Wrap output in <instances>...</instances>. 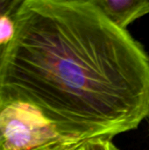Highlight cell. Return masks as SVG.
Returning <instances> with one entry per match:
<instances>
[{
    "label": "cell",
    "instance_id": "6da1fadb",
    "mask_svg": "<svg viewBox=\"0 0 149 150\" xmlns=\"http://www.w3.org/2000/svg\"><path fill=\"white\" fill-rule=\"evenodd\" d=\"M0 55V105L37 108L88 141L136 129L149 112V55L92 0H20Z\"/></svg>",
    "mask_w": 149,
    "mask_h": 150
},
{
    "label": "cell",
    "instance_id": "7a4b0ae2",
    "mask_svg": "<svg viewBox=\"0 0 149 150\" xmlns=\"http://www.w3.org/2000/svg\"><path fill=\"white\" fill-rule=\"evenodd\" d=\"M83 141L18 101L0 105V150H76Z\"/></svg>",
    "mask_w": 149,
    "mask_h": 150
},
{
    "label": "cell",
    "instance_id": "3957f363",
    "mask_svg": "<svg viewBox=\"0 0 149 150\" xmlns=\"http://www.w3.org/2000/svg\"><path fill=\"white\" fill-rule=\"evenodd\" d=\"M117 26L126 30L136 19L149 13V0H92Z\"/></svg>",
    "mask_w": 149,
    "mask_h": 150
},
{
    "label": "cell",
    "instance_id": "277c9868",
    "mask_svg": "<svg viewBox=\"0 0 149 150\" xmlns=\"http://www.w3.org/2000/svg\"><path fill=\"white\" fill-rule=\"evenodd\" d=\"M17 6L12 10L8 11L0 15V55L3 50L10 44V42L13 40L15 36L16 24L13 13Z\"/></svg>",
    "mask_w": 149,
    "mask_h": 150
},
{
    "label": "cell",
    "instance_id": "5b68a950",
    "mask_svg": "<svg viewBox=\"0 0 149 150\" xmlns=\"http://www.w3.org/2000/svg\"><path fill=\"white\" fill-rule=\"evenodd\" d=\"M76 150H119L112 142V140L96 138L84 142Z\"/></svg>",
    "mask_w": 149,
    "mask_h": 150
},
{
    "label": "cell",
    "instance_id": "8992f818",
    "mask_svg": "<svg viewBox=\"0 0 149 150\" xmlns=\"http://www.w3.org/2000/svg\"><path fill=\"white\" fill-rule=\"evenodd\" d=\"M19 1L20 0H0V15L15 8Z\"/></svg>",
    "mask_w": 149,
    "mask_h": 150
},
{
    "label": "cell",
    "instance_id": "52a82bcc",
    "mask_svg": "<svg viewBox=\"0 0 149 150\" xmlns=\"http://www.w3.org/2000/svg\"><path fill=\"white\" fill-rule=\"evenodd\" d=\"M40 150H66V149H40Z\"/></svg>",
    "mask_w": 149,
    "mask_h": 150
},
{
    "label": "cell",
    "instance_id": "ba28073f",
    "mask_svg": "<svg viewBox=\"0 0 149 150\" xmlns=\"http://www.w3.org/2000/svg\"><path fill=\"white\" fill-rule=\"evenodd\" d=\"M148 119H149V112H148Z\"/></svg>",
    "mask_w": 149,
    "mask_h": 150
}]
</instances>
